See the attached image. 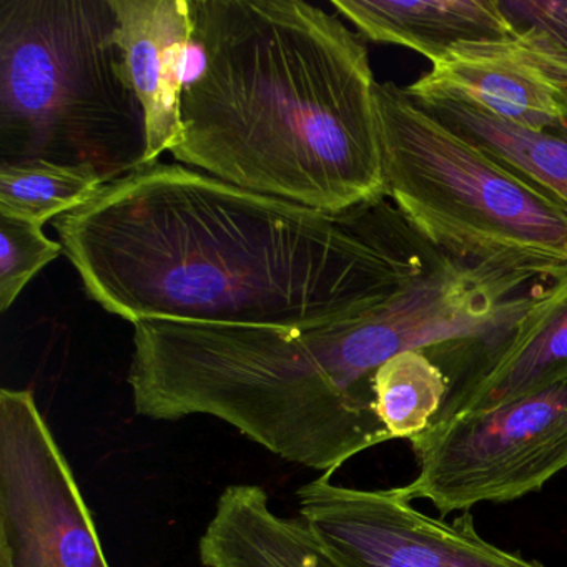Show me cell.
<instances>
[{
	"label": "cell",
	"mask_w": 567,
	"mask_h": 567,
	"mask_svg": "<svg viewBox=\"0 0 567 567\" xmlns=\"http://www.w3.org/2000/svg\"><path fill=\"white\" fill-rule=\"evenodd\" d=\"M567 380V285L540 298L499 347L484 351L451 383L433 423L487 410Z\"/></svg>",
	"instance_id": "cell-11"
},
{
	"label": "cell",
	"mask_w": 567,
	"mask_h": 567,
	"mask_svg": "<svg viewBox=\"0 0 567 567\" xmlns=\"http://www.w3.org/2000/svg\"><path fill=\"white\" fill-rule=\"evenodd\" d=\"M91 168L65 165H0V215L44 227L51 218L84 207L104 187Z\"/></svg>",
	"instance_id": "cell-16"
},
{
	"label": "cell",
	"mask_w": 567,
	"mask_h": 567,
	"mask_svg": "<svg viewBox=\"0 0 567 567\" xmlns=\"http://www.w3.org/2000/svg\"><path fill=\"white\" fill-rule=\"evenodd\" d=\"M513 35L539 42L567 61V0H496Z\"/></svg>",
	"instance_id": "cell-18"
},
{
	"label": "cell",
	"mask_w": 567,
	"mask_h": 567,
	"mask_svg": "<svg viewBox=\"0 0 567 567\" xmlns=\"http://www.w3.org/2000/svg\"><path fill=\"white\" fill-rule=\"evenodd\" d=\"M54 227L87 297L132 324L330 327L453 261L388 197L330 214L161 162Z\"/></svg>",
	"instance_id": "cell-1"
},
{
	"label": "cell",
	"mask_w": 567,
	"mask_h": 567,
	"mask_svg": "<svg viewBox=\"0 0 567 567\" xmlns=\"http://www.w3.org/2000/svg\"><path fill=\"white\" fill-rule=\"evenodd\" d=\"M384 195L456 264L567 285V208L431 117L406 87L377 85Z\"/></svg>",
	"instance_id": "cell-5"
},
{
	"label": "cell",
	"mask_w": 567,
	"mask_h": 567,
	"mask_svg": "<svg viewBox=\"0 0 567 567\" xmlns=\"http://www.w3.org/2000/svg\"><path fill=\"white\" fill-rule=\"evenodd\" d=\"M410 443L417 474L401 486L408 499L443 514L519 499L567 467V380L431 424Z\"/></svg>",
	"instance_id": "cell-6"
},
{
	"label": "cell",
	"mask_w": 567,
	"mask_h": 567,
	"mask_svg": "<svg viewBox=\"0 0 567 567\" xmlns=\"http://www.w3.org/2000/svg\"><path fill=\"white\" fill-rule=\"evenodd\" d=\"M331 476L303 484L298 507L344 567H544L483 539L470 511L446 523L414 509L401 487L357 489Z\"/></svg>",
	"instance_id": "cell-8"
},
{
	"label": "cell",
	"mask_w": 567,
	"mask_h": 567,
	"mask_svg": "<svg viewBox=\"0 0 567 567\" xmlns=\"http://www.w3.org/2000/svg\"><path fill=\"white\" fill-rule=\"evenodd\" d=\"M0 567H111L29 390L0 391Z\"/></svg>",
	"instance_id": "cell-7"
},
{
	"label": "cell",
	"mask_w": 567,
	"mask_h": 567,
	"mask_svg": "<svg viewBox=\"0 0 567 567\" xmlns=\"http://www.w3.org/2000/svg\"><path fill=\"white\" fill-rule=\"evenodd\" d=\"M190 9L177 164L330 214L386 197L378 82L357 32L303 0Z\"/></svg>",
	"instance_id": "cell-2"
},
{
	"label": "cell",
	"mask_w": 567,
	"mask_h": 567,
	"mask_svg": "<svg viewBox=\"0 0 567 567\" xmlns=\"http://www.w3.org/2000/svg\"><path fill=\"white\" fill-rule=\"evenodd\" d=\"M406 89L464 102L529 131L567 127L566 59L519 35L456 49Z\"/></svg>",
	"instance_id": "cell-9"
},
{
	"label": "cell",
	"mask_w": 567,
	"mask_h": 567,
	"mask_svg": "<svg viewBox=\"0 0 567 567\" xmlns=\"http://www.w3.org/2000/svg\"><path fill=\"white\" fill-rule=\"evenodd\" d=\"M373 390L378 416L391 440L413 441L443 408L451 378L426 351L410 350L378 370Z\"/></svg>",
	"instance_id": "cell-15"
},
{
	"label": "cell",
	"mask_w": 567,
	"mask_h": 567,
	"mask_svg": "<svg viewBox=\"0 0 567 567\" xmlns=\"http://www.w3.org/2000/svg\"><path fill=\"white\" fill-rule=\"evenodd\" d=\"M487 274H489V271H487ZM503 277H504V275H503ZM506 278H511V277H506ZM511 280H516L517 284L524 285V287H526L527 293H529V297L533 298V307H534V305L537 303V301L540 300V298L546 297V295H549L550 290H553V288L543 287V285L527 284V281L517 280V278H511ZM533 307H530V308H533ZM513 330H514V328H513ZM507 338H509V337H507ZM507 338H506V340H507ZM506 340H504V341H506ZM504 341H503V343H504ZM499 344H497V347H499ZM493 348H496V347H493ZM493 348H487V347L466 348V350H461V351H457V353L447 354V357H453V358H456V360H457V358H461V357H463V354H466V351L493 350ZM444 357H446V354H444Z\"/></svg>",
	"instance_id": "cell-19"
},
{
	"label": "cell",
	"mask_w": 567,
	"mask_h": 567,
	"mask_svg": "<svg viewBox=\"0 0 567 567\" xmlns=\"http://www.w3.org/2000/svg\"><path fill=\"white\" fill-rule=\"evenodd\" d=\"M64 254L38 225L0 215V311L6 313L29 281Z\"/></svg>",
	"instance_id": "cell-17"
},
{
	"label": "cell",
	"mask_w": 567,
	"mask_h": 567,
	"mask_svg": "<svg viewBox=\"0 0 567 567\" xmlns=\"http://www.w3.org/2000/svg\"><path fill=\"white\" fill-rule=\"evenodd\" d=\"M361 38L400 45L430 59L450 58L456 49L513 39L496 0H331Z\"/></svg>",
	"instance_id": "cell-13"
},
{
	"label": "cell",
	"mask_w": 567,
	"mask_h": 567,
	"mask_svg": "<svg viewBox=\"0 0 567 567\" xmlns=\"http://www.w3.org/2000/svg\"><path fill=\"white\" fill-rule=\"evenodd\" d=\"M417 343L416 324L390 303L321 328L142 321L127 381L138 416H214L281 460L333 474L391 440L374 377Z\"/></svg>",
	"instance_id": "cell-3"
},
{
	"label": "cell",
	"mask_w": 567,
	"mask_h": 567,
	"mask_svg": "<svg viewBox=\"0 0 567 567\" xmlns=\"http://www.w3.org/2000/svg\"><path fill=\"white\" fill-rule=\"evenodd\" d=\"M198 554L205 567H344L301 517L275 514L254 484L220 494Z\"/></svg>",
	"instance_id": "cell-12"
},
{
	"label": "cell",
	"mask_w": 567,
	"mask_h": 567,
	"mask_svg": "<svg viewBox=\"0 0 567 567\" xmlns=\"http://www.w3.org/2000/svg\"><path fill=\"white\" fill-rule=\"evenodd\" d=\"M111 0L0 2V165L145 167L147 131L115 44Z\"/></svg>",
	"instance_id": "cell-4"
},
{
	"label": "cell",
	"mask_w": 567,
	"mask_h": 567,
	"mask_svg": "<svg viewBox=\"0 0 567 567\" xmlns=\"http://www.w3.org/2000/svg\"><path fill=\"white\" fill-rule=\"evenodd\" d=\"M128 87L144 109L145 165L182 138V94L194 59L190 0H111Z\"/></svg>",
	"instance_id": "cell-10"
},
{
	"label": "cell",
	"mask_w": 567,
	"mask_h": 567,
	"mask_svg": "<svg viewBox=\"0 0 567 567\" xmlns=\"http://www.w3.org/2000/svg\"><path fill=\"white\" fill-rule=\"evenodd\" d=\"M410 95L457 137L567 208V127L529 131L453 99Z\"/></svg>",
	"instance_id": "cell-14"
}]
</instances>
